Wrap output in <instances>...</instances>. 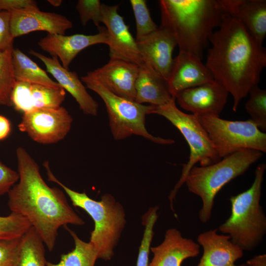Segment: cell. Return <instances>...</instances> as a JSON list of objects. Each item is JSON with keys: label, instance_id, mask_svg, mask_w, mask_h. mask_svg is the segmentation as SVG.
Listing matches in <instances>:
<instances>
[{"label": "cell", "instance_id": "obj_11", "mask_svg": "<svg viewBox=\"0 0 266 266\" xmlns=\"http://www.w3.org/2000/svg\"><path fill=\"white\" fill-rule=\"evenodd\" d=\"M229 94L223 86L212 80L180 92L175 98L181 108L196 116L219 117Z\"/></svg>", "mask_w": 266, "mask_h": 266}, {"label": "cell", "instance_id": "obj_29", "mask_svg": "<svg viewBox=\"0 0 266 266\" xmlns=\"http://www.w3.org/2000/svg\"><path fill=\"white\" fill-rule=\"evenodd\" d=\"M136 24V41H138L158 28L151 18L145 0H130Z\"/></svg>", "mask_w": 266, "mask_h": 266}, {"label": "cell", "instance_id": "obj_6", "mask_svg": "<svg viewBox=\"0 0 266 266\" xmlns=\"http://www.w3.org/2000/svg\"><path fill=\"white\" fill-rule=\"evenodd\" d=\"M254 150H242L205 166H194L187 175L185 183L188 190L199 197L202 206L199 212L200 221L206 223L211 217L214 199L222 188L231 181L244 174L262 156Z\"/></svg>", "mask_w": 266, "mask_h": 266}, {"label": "cell", "instance_id": "obj_19", "mask_svg": "<svg viewBox=\"0 0 266 266\" xmlns=\"http://www.w3.org/2000/svg\"><path fill=\"white\" fill-rule=\"evenodd\" d=\"M218 229L200 233L198 243L203 248V254L197 266H247L235 265L243 255V251L233 244L228 235L219 234Z\"/></svg>", "mask_w": 266, "mask_h": 266}, {"label": "cell", "instance_id": "obj_18", "mask_svg": "<svg viewBox=\"0 0 266 266\" xmlns=\"http://www.w3.org/2000/svg\"><path fill=\"white\" fill-rule=\"evenodd\" d=\"M214 80L201 59L189 53L179 51L173 59L171 71L166 81L168 91L174 97L180 92Z\"/></svg>", "mask_w": 266, "mask_h": 266}, {"label": "cell", "instance_id": "obj_8", "mask_svg": "<svg viewBox=\"0 0 266 266\" xmlns=\"http://www.w3.org/2000/svg\"><path fill=\"white\" fill-rule=\"evenodd\" d=\"M151 114L162 116L169 121L182 134L188 144L190 155L183 165L180 178L169 196L171 209L177 192L185 183L187 175L197 163L205 166L216 163L220 159L204 128L197 116L187 114L177 108L175 98L160 106H154Z\"/></svg>", "mask_w": 266, "mask_h": 266}, {"label": "cell", "instance_id": "obj_20", "mask_svg": "<svg viewBox=\"0 0 266 266\" xmlns=\"http://www.w3.org/2000/svg\"><path fill=\"white\" fill-rule=\"evenodd\" d=\"M200 245L191 238L183 237L175 228L168 229L163 241L150 247L153 257L148 266H181L186 259L200 254Z\"/></svg>", "mask_w": 266, "mask_h": 266}, {"label": "cell", "instance_id": "obj_27", "mask_svg": "<svg viewBox=\"0 0 266 266\" xmlns=\"http://www.w3.org/2000/svg\"><path fill=\"white\" fill-rule=\"evenodd\" d=\"M12 50L0 52V105L12 106L11 94L16 80L12 62Z\"/></svg>", "mask_w": 266, "mask_h": 266}, {"label": "cell", "instance_id": "obj_32", "mask_svg": "<svg viewBox=\"0 0 266 266\" xmlns=\"http://www.w3.org/2000/svg\"><path fill=\"white\" fill-rule=\"evenodd\" d=\"M80 22L86 26L91 20L98 28L102 23V3L99 0H79L76 5Z\"/></svg>", "mask_w": 266, "mask_h": 266}, {"label": "cell", "instance_id": "obj_13", "mask_svg": "<svg viewBox=\"0 0 266 266\" xmlns=\"http://www.w3.org/2000/svg\"><path fill=\"white\" fill-rule=\"evenodd\" d=\"M10 14V26L14 38L35 31L48 34L65 35L73 24L66 17L54 12H44L38 8L13 10Z\"/></svg>", "mask_w": 266, "mask_h": 266}, {"label": "cell", "instance_id": "obj_23", "mask_svg": "<svg viewBox=\"0 0 266 266\" xmlns=\"http://www.w3.org/2000/svg\"><path fill=\"white\" fill-rule=\"evenodd\" d=\"M11 55L16 80L53 88L61 87L57 82L49 77L45 70L19 48H13Z\"/></svg>", "mask_w": 266, "mask_h": 266}, {"label": "cell", "instance_id": "obj_9", "mask_svg": "<svg viewBox=\"0 0 266 266\" xmlns=\"http://www.w3.org/2000/svg\"><path fill=\"white\" fill-rule=\"evenodd\" d=\"M219 158L242 150L266 152V134L250 120L231 121L216 116H197Z\"/></svg>", "mask_w": 266, "mask_h": 266}, {"label": "cell", "instance_id": "obj_30", "mask_svg": "<svg viewBox=\"0 0 266 266\" xmlns=\"http://www.w3.org/2000/svg\"><path fill=\"white\" fill-rule=\"evenodd\" d=\"M31 227L28 220L18 214L0 216V240L20 238Z\"/></svg>", "mask_w": 266, "mask_h": 266}, {"label": "cell", "instance_id": "obj_26", "mask_svg": "<svg viewBox=\"0 0 266 266\" xmlns=\"http://www.w3.org/2000/svg\"><path fill=\"white\" fill-rule=\"evenodd\" d=\"M31 97L33 108H57L66 97L65 90L42 85L32 84Z\"/></svg>", "mask_w": 266, "mask_h": 266}, {"label": "cell", "instance_id": "obj_3", "mask_svg": "<svg viewBox=\"0 0 266 266\" xmlns=\"http://www.w3.org/2000/svg\"><path fill=\"white\" fill-rule=\"evenodd\" d=\"M160 27L175 38L179 51L202 60L209 37L226 13L219 0H161Z\"/></svg>", "mask_w": 266, "mask_h": 266}, {"label": "cell", "instance_id": "obj_17", "mask_svg": "<svg viewBox=\"0 0 266 266\" xmlns=\"http://www.w3.org/2000/svg\"><path fill=\"white\" fill-rule=\"evenodd\" d=\"M29 53L43 63L47 71L72 96L84 114L91 116L98 114V102L89 94L76 72L65 68L56 56L49 57L33 50H30Z\"/></svg>", "mask_w": 266, "mask_h": 266}, {"label": "cell", "instance_id": "obj_36", "mask_svg": "<svg viewBox=\"0 0 266 266\" xmlns=\"http://www.w3.org/2000/svg\"><path fill=\"white\" fill-rule=\"evenodd\" d=\"M38 8L37 2L33 0H0V11H10Z\"/></svg>", "mask_w": 266, "mask_h": 266}, {"label": "cell", "instance_id": "obj_14", "mask_svg": "<svg viewBox=\"0 0 266 266\" xmlns=\"http://www.w3.org/2000/svg\"><path fill=\"white\" fill-rule=\"evenodd\" d=\"M139 66L124 59L110 56L108 62L88 73L114 94L134 101L135 82Z\"/></svg>", "mask_w": 266, "mask_h": 266}, {"label": "cell", "instance_id": "obj_34", "mask_svg": "<svg viewBox=\"0 0 266 266\" xmlns=\"http://www.w3.org/2000/svg\"><path fill=\"white\" fill-rule=\"evenodd\" d=\"M14 39L11 31L10 12L0 11V52L12 50Z\"/></svg>", "mask_w": 266, "mask_h": 266}, {"label": "cell", "instance_id": "obj_24", "mask_svg": "<svg viewBox=\"0 0 266 266\" xmlns=\"http://www.w3.org/2000/svg\"><path fill=\"white\" fill-rule=\"evenodd\" d=\"M64 228L72 237L74 248L69 252L62 254L57 263L47 261L46 266H95L98 256L94 246L90 242L81 239L67 225Z\"/></svg>", "mask_w": 266, "mask_h": 266}, {"label": "cell", "instance_id": "obj_28", "mask_svg": "<svg viewBox=\"0 0 266 266\" xmlns=\"http://www.w3.org/2000/svg\"><path fill=\"white\" fill-rule=\"evenodd\" d=\"M249 98L245 108L250 120L262 131L266 130V90L258 86L249 92Z\"/></svg>", "mask_w": 266, "mask_h": 266}, {"label": "cell", "instance_id": "obj_35", "mask_svg": "<svg viewBox=\"0 0 266 266\" xmlns=\"http://www.w3.org/2000/svg\"><path fill=\"white\" fill-rule=\"evenodd\" d=\"M18 172L0 161V196L7 194L19 180Z\"/></svg>", "mask_w": 266, "mask_h": 266}, {"label": "cell", "instance_id": "obj_31", "mask_svg": "<svg viewBox=\"0 0 266 266\" xmlns=\"http://www.w3.org/2000/svg\"><path fill=\"white\" fill-rule=\"evenodd\" d=\"M32 84L16 80L11 94L12 105L23 113L34 109L31 97Z\"/></svg>", "mask_w": 266, "mask_h": 266}, {"label": "cell", "instance_id": "obj_16", "mask_svg": "<svg viewBox=\"0 0 266 266\" xmlns=\"http://www.w3.org/2000/svg\"><path fill=\"white\" fill-rule=\"evenodd\" d=\"M143 64L167 81L172 66V54L177 42L173 35L161 27L136 41Z\"/></svg>", "mask_w": 266, "mask_h": 266}, {"label": "cell", "instance_id": "obj_33", "mask_svg": "<svg viewBox=\"0 0 266 266\" xmlns=\"http://www.w3.org/2000/svg\"><path fill=\"white\" fill-rule=\"evenodd\" d=\"M21 238L0 240V266H17Z\"/></svg>", "mask_w": 266, "mask_h": 266}, {"label": "cell", "instance_id": "obj_21", "mask_svg": "<svg viewBox=\"0 0 266 266\" xmlns=\"http://www.w3.org/2000/svg\"><path fill=\"white\" fill-rule=\"evenodd\" d=\"M225 12L240 22L261 44L266 35V0H219Z\"/></svg>", "mask_w": 266, "mask_h": 266}, {"label": "cell", "instance_id": "obj_38", "mask_svg": "<svg viewBox=\"0 0 266 266\" xmlns=\"http://www.w3.org/2000/svg\"><path fill=\"white\" fill-rule=\"evenodd\" d=\"M247 266H266V255L255 256L246 262Z\"/></svg>", "mask_w": 266, "mask_h": 266}, {"label": "cell", "instance_id": "obj_15", "mask_svg": "<svg viewBox=\"0 0 266 266\" xmlns=\"http://www.w3.org/2000/svg\"><path fill=\"white\" fill-rule=\"evenodd\" d=\"M99 33L92 35L76 33L70 35L47 34L40 38L37 44L43 51L57 57L62 66L69 69L75 57L88 47L98 44H108V39L105 27H100Z\"/></svg>", "mask_w": 266, "mask_h": 266}, {"label": "cell", "instance_id": "obj_37", "mask_svg": "<svg viewBox=\"0 0 266 266\" xmlns=\"http://www.w3.org/2000/svg\"><path fill=\"white\" fill-rule=\"evenodd\" d=\"M11 130V125L9 120L6 117L0 115V140L7 137Z\"/></svg>", "mask_w": 266, "mask_h": 266}, {"label": "cell", "instance_id": "obj_25", "mask_svg": "<svg viewBox=\"0 0 266 266\" xmlns=\"http://www.w3.org/2000/svg\"><path fill=\"white\" fill-rule=\"evenodd\" d=\"M44 244L31 227L21 237L17 266H46Z\"/></svg>", "mask_w": 266, "mask_h": 266}, {"label": "cell", "instance_id": "obj_22", "mask_svg": "<svg viewBox=\"0 0 266 266\" xmlns=\"http://www.w3.org/2000/svg\"><path fill=\"white\" fill-rule=\"evenodd\" d=\"M135 91L134 101L139 104L148 103L160 106L168 103L173 98L168 91L166 81L144 64L139 66Z\"/></svg>", "mask_w": 266, "mask_h": 266}, {"label": "cell", "instance_id": "obj_7", "mask_svg": "<svg viewBox=\"0 0 266 266\" xmlns=\"http://www.w3.org/2000/svg\"><path fill=\"white\" fill-rule=\"evenodd\" d=\"M80 79L87 88L98 95L104 103L109 126L115 140H123L136 135L159 144H171L174 142L170 138L155 136L147 130L146 116L151 114L154 105L139 104L114 94L88 72L81 76Z\"/></svg>", "mask_w": 266, "mask_h": 266}, {"label": "cell", "instance_id": "obj_1", "mask_svg": "<svg viewBox=\"0 0 266 266\" xmlns=\"http://www.w3.org/2000/svg\"><path fill=\"white\" fill-rule=\"evenodd\" d=\"M16 156L19 177L7 193L8 206L11 212L28 220L51 252L61 227L82 226L85 222L69 205L61 190L46 184L38 164L25 148L18 147Z\"/></svg>", "mask_w": 266, "mask_h": 266}, {"label": "cell", "instance_id": "obj_4", "mask_svg": "<svg viewBox=\"0 0 266 266\" xmlns=\"http://www.w3.org/2000/svg\"><path fill=\"white\" fill-rule=\"evenodd\" d=\"M48 180L59 185L69 198L72 205L84 210L94 222L89 242L96 250L98 259L111 260L126 224L122 205L109 194L102 196L100 200L90 198L85 192H78L66 186L52 173L49 163L45 162Z\"/></svg>", "mask_w": 266, "mask_h": 266}, {"label": "cell", "instance_id": "obj_2", "mask_svg": "<svg viewBox=\"0 0 266 266\" xmlns=\"http://www.w3.org/2000/svg\"><path fill=\"white\" fill-rule=\"evenodd\" d=\"M206 66L214 80L233 98L236 111L241 100L258 86L266 66V51L237 20L225 13L209 37Z\"/></svg>", "mask_w": 266, "mask_h": 266}, {"label": "cell", "instance_id": "obj_12", "mask_svg": "<svg viewBox=\"0 0 266 266\" xmlns=\"http://www.w3.org/2000/svg\"><path fill=\"white\" fill-rule=\"evenodd\" d=\"M118 9L119 5L102 3V23L107 33L109 55L124 59L140 66L143 62L136 41L119 14Z\"/></svg>", "mask_w": 266, "mask_h": 266}, {"label": "cell", "instance_id": "obj_39", "mask_svg": "<svg viewBox=\"0 0 266 266\" xmlns=\"http://www.w3.org/2000/svg\"><path fill=\"white\" fill-rule=\"evenodd\" d=\"M48 2L53 6L58 7L61 5L63 0H48Z\"/></svg>", "mask_w": 266, "mask_h": 266}, {"label": "cell", "instance_id": "obj_10", "mask_svg": "<svg viewBox=\"0 0 266 266\" xmlns=\"http://www.w3.org/2000/svg\"><path fill=\"white\" fill-rule=\"evenodd\" d=\"M72 122L71 116L63 106L35 108L23 114L18 127L34 141L51 144L66 136Z\"/></svg>", "mask_w": 266, "mask_h": 266}, {"label": "cell", "instance_id": "obj_5", "mask_svg": "<svg viewBox=\"0 0 266 266\" xmlns=\"http://www.w3.org/2000/svg\"><path fill=\"white\" fill-rule=\"evenodd\" d=\"M266 168L265 164L258 165L251 186L230 198L231 215L218 228L243 251L255 249L266 233V217L260 203Z\"/></svg>", "mask_w": 266, "mask_h": 266}]
</instances>
